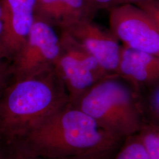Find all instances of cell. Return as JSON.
Returning <instances> with one entry per match:
<instances>
[{
	"mask_svg": "<svg viewBox=\"0 0 159 159\" xmlns=\"http://www.w3.org/2000/svg\"><path fill=\"white\" fill-rule=\"evenodd\" d=\"M90 6L94 13L102 9H107L113 7L115 0H88Z\"/></svg>",
	"mask_w": 159,
	"mask_h": 159,
	"instance_id": "obj_17",
	"label": "cell"
},
{
	"mask_svg": "<svg viewBox=\"0 0 159 159\" xmlns=\"http://www.w3.org/2000/svg\"><path fill=\"white\" fill-rule=\"evenodd\" d=\"M34 13L60 31L80 21L93 20L96 15L88 0H37Z\"/></svg>",
	"mask_w": 159,
	"mask_h": 159,
	"instance_id": "obj_10",
	"label": "cell"
},
{
	"mask_svg": "<svg viewBox=\"0 0 159 159\" xmlns=\"http://www.w3.org/2000/svg\"><path fill=\"white\" fill-rule=\"evenodd\" d=\"M139 95L144 123L159 125V82Z\"/></svg>",
	"mask_w": 159,
	"mask_h": 159,
	"instance_id": "obj_11",
	"label": "cell"
},
{
	"mask_svg": "<svg viewBox=\"0 0 159 159\" xmlns=\"http://www.w3.org/2000/svg\"><path fill=\"white\" fill-rule=\"evenodd\" d=\"M60 35L61 50L54 69L65 87L70 102H74L98 82L117 75L107 73L68 34L60 32Z\"/></svg>",
	"mask_w": 159,
	"mask_h": 159,
	"instance_id": "obj_4",
	"label": "cell"
},
{
	"mask_svg": "<svg viewBox=\"0 0 159 159\" xmlns=\"http://www.w3.org/2000/svg\"><path fill=\"white\" fill-rule=\"evenodd\" d=\"M143 1L144 0H115L113 7L125 4H130L137 6L142 3Z\"/></svg>",
	"mask_w": 159,
	"mask_h": 159,
	"instance_id": "obj_19",
	"label": "cell"
},
{
	"mask_svg": "<svg viewBox=\"0 0 159 159\" xmlns=\"http://www.w3.org/2000/svg\"><path fill=\"white\" fill-rule=\"evenodd\" d=\"M117 75L139 94L159 82V57L121 46Z\"/></svg>",
	"mask_w": 159,
	"mask_h": 159,
	"instance_id": "obj_9",
	"label": "cell"
},
{
	"mask_svg": "<svg viewBox=\"0 0 159 159\" xmlns=\"http://www.w3.org/2000/svg\"><path fill=\"white\" fill-rule=\"evenodd\" d=\"M119 137L70 102L17 142L33 156L60 159L115 153L123 143Z\"/></svg>",
	"mask_w": 159,
	"mask_h": 159,
	"instance_id": "obj_1",
	"label": "cell"
},
{
	"mask_svg": "<svg viewBox=\"0 0 159 159\" xmlns=\"http://www.w3.org/2000/svg\"><path fill=\"white\" fill-rule=\"evenodd\" d=\"M60 32L68 34L79 43L107 73L117 75L121 46L110 30L102 29L93 20H87Z\"/></svg>",
	"mask_w": 159,
	"mask_h": 159,
	"instance_id": "obj_7",
	"label": "cell"
},
{
	"mask_svg": "<svg viewBox=\"0 0 159 159\" xmlns=\"http://www.w3.org/2000/svg\"><path fill=\"white\" fill-rule=\"evenodd\" d=\"M4 144L2 159H50L35 156L29 153L16 143Z\"/></svg>",
	"mask_w": 159,
	"mask_h": 159,
	"instance_id": "obj_14",
	"label": "cell"
},
{
	"mask_svg": "<svg viewBox=\"0 0 159 159\" xmlns=\"http://www.w3.org/2000/svg\"><path fill=\"white\" fill-rule=\"evenodd\" d=\"M150 159H159V125L144 123L137 133Z\"/></svg>",
	"mask_w": 159,
	"mask_h": 159,
	"instance_id": "obj_13",
	"label": "cell"
},
{
	"mask_svg": "<svg viewBox=\"0 0 159 159\" xmlns=\"http://www.w3.org/2000/svg\"><path fill=\"white\" fill-rule=\"evenodd\" d=\"M137 7L146 12L153 18L159 33V0H144Z\"/></svg>",
	"mask_w": 159,
	"mask_h": 159,
	"instance_id": "obj_15",
	"label": "cell"
},
{
	"mask_svg": "<svg viewBox=\"0 0 159 159\" xmlns=\"http://www.w3.org/2000/svg\"><path fill=\"white\" fill-rule=\"evenodd\" d=\"M71 104L122 140L139 133L144 123L139 94L117 75L98 82Z\"/></svg>",
	"mask_w": 159,
	"mask_h": 159,
	"instance_id": "obj_3",
	"label": "cell"
},
{
	"mask_svg": "<svg viewBox=\"0 0 159 159\" xmlns=\"http://www.w3.org/2000/svg\"><path fill=\"white\" fill-rule=\"evenodd\" d=\"M6 58L0 53V97L7 86L8 85V79L11 74V67H8L3 59Z\"/></svg>",
	"mask_w": 159,
	"mask_h": 159,
	"instance_id": "obj_16",
	"label": "cell"
},
{
	"mask_svg": "<svg viewBox=\"0 0 159 159\" xmlns=\"http://www.w3.org/2000/svg\"><path fill=\"white\" fill-rule=\"evenodd\" d=\"M115 153L90 154V155H85V156H77V157H73L60 159H113L114 154Z\"/></svg>",
	"mask_w": 159,
	"mask_h": 159,
	"instance_id": "obj_18",
	"label": "cell"
},
{
	"mask_svg": "<svg viewBox=\"0 0 159 159\" xmlns=\"http://www.w3.org/2000/svg\"><path fill=\"white\" fill-rule=\"evenodd\" d=\"M68 102L54 68L12 80L0 97V140L4 144L21 140Z\"/></svg>",
	"mask_w": 159,
	"mask_h": 159,
	"instance_id": "obj_2",
	"label": "cell"
},
{
	"mask_svg": "<svg viewBox=\"0 0 159 159\" xmlns=\"http://www.w3.org/2000/svg\"><path fill=\"white\" fill-rule=\"evenodd\" d=\"M37 0H0L3 22L2 48L6 58L13 60L21 49L35 19Z\"/></svg>",
	"mask_w": 159,
	"mask_h": 159,
	"instance_id": "obj_8",
	"label": "cell"
},
{
	"mask_svg": "<svg viewBox=\"0 0 159 159\" xmlns=\"http://www.w3.org/2000/svg\"><path fill=\"white\" fill-rule=\"evenodd\" d=\"M4 155V143L0 140V159H3Z\"/></svg>",
	"mask_w": 159,
	"mask_h": 159,
	"instance_id": "obj_21",
	"label": "cell"
},
{
	"mask_svg": "<svg viewBox=\"0 0 159 159\" xmlns=\"http://www.w3.org/2000/svg\"><path fill=\"white\" fill-rule=\"evenodd\" d=\"M60 50V35L50 24L35 17L27 40L12 60V80L54 68Z\"/></svg>",
	"mask_w": 159,
	"mask_h": 159,
	"instance_id": "obj_5",
	"label": "cell"
},
{
	"mask_svg": "<svg viewBox=\"0 0 159 159\" xmlns=\"http://www.w3.org/2000/svg\"><path fill=\"white\" fill-rule=\"evenodd\" d=\"M110 31L123 46L159 57V33L151 16L137 6L125 4L108 9Z\"/></svg>",
	"mask_w": 159,
	"mask_h": 159,
	"instance_id": "obj_6",
	"label": "cell"
},
{
	"mask_svg": "<svg viewBox=\"0 0 159 159\" xmlns=\"http://www.w3.org/2000/svg\"><path fill=\"white\" fill-rule=\"evenodd\" d=\"M113 159H150L138 133L127 137L115 153Z\"/></svg>",
	"mask_w": 159,
	"mask_h": 159,
	"instance_id": "obj_12",
	"label": "cell"
},
{
	"mask_svg": "<svg viewBox=\"0 0 159 159\" xmlns=\"http://www.w3.org/2000/svg\"><path fill=\"white\" fill-rule=\"evenodd\" d=\"M2 36H3V22H2V10H1V7L0 6V53L5 57L4 54H3L2 48Z\"/></svg>",
	"mask_w": 159,
	"mask_h": 159,
	"instance_id": "obj_20",
	"label": "cell"
}]
</instances>
